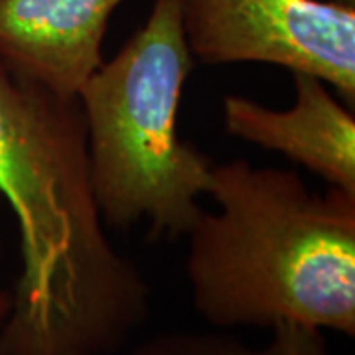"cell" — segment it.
<instances>
[{
	"label": "cell",
	"mask_w": 355,
	"mask_h": 355,
	"mask_svg": "<svg viewBox=\"0 0 355 355\" xmlns=\"http://www.w3.org/2000/svg\"><path fill=\"white\" fill-rule=\"evenodd\" d=\"M0 196L22 251L0 355L119 354L150 314V286L105 231L83 109L2 62Z\"/></svg>",
	"instance_id": "obj_1"
},
{
	"label": "cell",
	"mask_w": 355,
	"mask_h": 355,
	"mask_svg": "<svg viewBox=\"0 0 355 355\" xmlns=\"http://www.w3.org/2000/svg\"><path fill=\"white\" fill-rule=\"evenodd\" d=\"M188 231L196 312L217 328L300 324L355 336V193L312 191L294 170L214 164Z\"/></svg>",
	"instance_id": "obj_2"
},
{
	"label": "cell",
	"mask_w": 355,
	"mask_h": 355,
	"mask_svg": "<svg viewBox=\"0 0 355 355\" xmlns=\"http://www.w3.org/2000/svg\"><path fill=\"white\" fill-rule=\"evenodd\" d=\"M191 69L180 0H154L144 26L77 91L105 227L148 219L150 237H184L203 211L216 162L178 135Z\"/></svg>",
	"instance_id": "obj_3"
},
{
	"label": "cell",
	"mask_w": 355,
	"mask_h": 355,
	"mask_svg": "<svg viewBox=\"0 0 355 355\" xmlns=\"http://www.w3.org/2000/svg\"><path fill=\"white\" fill-rule=\"evenodd\" d=\"M191 55L316 76L355 103V6L340 0H180Z\"/></svg>",
	"instance_id": "obj_4"
},
{
	"label": "cell",
	"mask_w": 355,
	"mask_h": 355,
	"mask_svg": "<svg viewBox=\"0 0 355 355\" xmlns=\"http://www.w3.org/2000/svg\"><path fill=\"white\" fill-rule=\"evenodd\" d=\"M294 103L270 109L243 95L223 99V127L231 137L279 153L304 166L331 188L355 193V116L316 76L294 71Z\"/></svg>",
	"instance_id": "obj_5"
},
{
	"label": "cell",
	"mask_w": 355,
	"mask_h": 355,
	"mask_svg": "<svg viewBox=\"0 0 355 355\" xmlns=\"http://www.w3.org/2000/svg\"><path fill=\"white\" fill-rule=\"evenodd\" d=\"M121 0H0V62L62 95H77L103 64Z\"/></svg>",
	"instance_id": "obj_6"
},
{
	"label": "cell",
	"mask_w": 355,
	"mask_h": 355,
	"mask_svg": "<svg viewBox=\"0 0 355 355\" xmlns=\"http://www.w3.org/2000/svg\"><path fill=\"white\" fill-rule=\"evenodd\" d=\"M270 331L272 338L263 347H249L221 334L170 331L139 343L125 355H331L318 328L279 324Z\"/></svg>",
	"instance_id": "obj_7"
},
{
	"label": "cell",
	"mask_w": 355,
	"mask_h": 355,
	"mask_svg": "<svg viewBox=\"0 0 355 355\" xmlns=\"http://www.w3.org/2000/svg\"><path fill=\"white\" fill-rule=\"evenodd\" d=\"M10 302H12V296H10V292L0 291V324L6 320L8 312H10Z\"/></svg>",
	"instance_id": "obj_8"
},
{
	"label": "cell",
	"mask_w": 355,
	"mask_h": 355,
	"mask_svg": "<svg viewBox=\"0 0 355 355\" xmlns=\"http://www.w3.org/2000/svg\"><path fill=\"white\" fill-rule=\"evenodd\" d=\"M340 2H347V4H355V0H340Z\"/></svg>",
	"instance_id": "obj_9"
},
{
	"label": "cell",
	"mask_w": 355,
	"mask_h": 355,
	"mask_svg": "<svg viewBox=\"0 0 355 355\" xmlns=\"http://www.w3.org/2000/svg\"><path fill=\"white\" fill-rule=\"evenodd\" d=\"M0 202H2V196H0ZM0 257H2V241H0Z\"/></svg>",
	"instance_id": "obj_10"
}]
</instances>
